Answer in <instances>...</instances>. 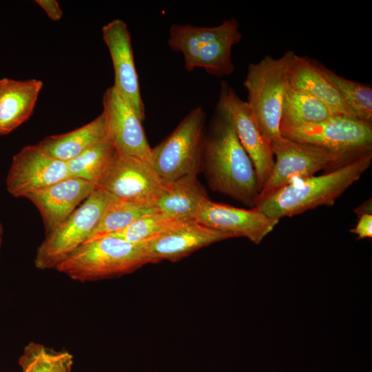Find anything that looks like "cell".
I'll return each mask as SVG.
<instances>
[{
    "instance_id": "6da1fadb",
    "label": "cell",
    "mask_w": 372,
    "mask_h": 372,
    "mask_svg": "<svg viewBox=\"0 0 372 372\" xmlns=\"http://www.w3.org/2000/svg\"><path fill=\"white\" fill-rule=\"evenodd\" d=\"M203 165L211 189L254 207L260 192L254 166L229 120L218 112L205 136Z\"/></svg>"
},
{
    "instance_id": "7a4b0ae2",
    "label": "cell",
    "mask_w": 372,
    "mask_h": 372,
    "mask_svg": "<svg viewBox=\"0 0 372 372\" xmlns=\"http://www.w3.org/2000/svg\"><path fill=\"white\" fill-rule=\"evenodd\" d=\"M372 151L320 176L297 180L265 196H258L254 209L280 220L319 206H331L369 168Z\"/></svg>"
},
{
    "instance_id": "3957f363",
    "label": "cell",
    "mask_w": 372,
    "mask_h": 372,
    "mask_svg": "<svg viewBox=\"0 0 372 372\" xmlns=\"http://www.w3.org/2000/svg\"><path fill=\"white\" fill-rule=\"evenodd\" d=\"M147 263L143 243L106 235L85 242L56 269L74 280L87 282L130 273Z\"/></svg>"
},
{
    "instance_id": "277c9868",
    "label": "cell",
    "mask_w": 372,
    "mask_h": 372,
    "mask_svg": "<svg viewBox=\"0 0 372 372\" xmlns=\"http://www.w3.org/2000/svg\"><path fill=\"white\" fill-rule=\"evenodd\" d=\"M294 54L287 51L279 58L267 55L247 68L243 85L246 101L262 134L271 143L280 137L283 103L289 87L288 67Z\"/></svg>"
},
{
    "instance_id": "5b68a950",
    "label": "cell",
    "mask_w": 372,
    "mask_h": 372,
    "mask_svg": "<svg viewBox=\"0 0 372 372\" xmlns=\"http://www.w3.org/2000/svg\"><path fill=\"white\" fill-rule=\"evenodd\" d=\"M276 156L271 172L258 196L270 194L290 183L335 169L367 152L342 151L297 142L282 136L271 143Z\"/></svg>"
},
{
    "instance_id": "8992f818",
    "label": "cell",
    "mask_w": 372,
    "mask_h": 372,
    "mask_svg": "<svg viewBox=\"0 0 372 372\" xmlns=\"http://www.w3.org/2000/svg\"><path fill=\"white\" fill-rule=\"evenodd\" d=\"M205 119L202 107L192 109L165 139L152 148V166L164 183L198 176L202 167Z\"/></svg>"
},
{
    "instance_id": "52a82bcc",
    "label": "cell",
    "mask_w": 372,
    "mask_h": 372,
    "mask_svg": "<svg viewBox=\"0 0 372 372\" xmlns=\"http://www.w3.org/2000/svg\"><path fill=\"white\" fill-rule=\"evenodd\" d=\"M114 198L95 189L80 207L45 235L36 252L35 267L42 270L56 269L90 238Z\"/></svg>"
},
{
    "instance_id": "ba28073f",
    "label": "cell",
    "mask_w": 372,
    "mask_h": 372,
    "mask_svg": "<svg viewBox=\"0 0 372 372\" xmlns=\"http://www.w3.org/2000/svg\"><path fill=\"white\" fill-rule=\"evenodd\" d=\"M216 110L229 120L249 156L256 170L260 192L274 164L271 143L262 134L247 103L224 81L220 84Z\"/></svg>"
},
{
    "instance_id": "9c48e42d",
    "label": "cell",
    "mask_w": 372,
    "mask_h": 372,
    "mask_svg": "<svg viewBox=\"0 0 372 372\" xmlns=\"http://www.w3.org/2000/svg\"><path fill=\"white\" fill-rule=\"evenodd\" d=\"M165 185L151 163L116 152L96 189L117 199L154 205Z\"/></svg>"
},
{
    "instance_id": "30bf717a",
    "label": "cell",
    "mask_w": 372,
    "mask_h": 372,
    "mask_svg": "<svg viewBox=\"0 0 372 372\" xmlns=\"http://www.w3.org/2000/svg\"><path fill=\"white\" fill-rule=\"evenodd\" d=\"M282 136L342 151L372 150V123L335 115L325 121L280 129Z\"/></svg>"
},
{
    "instance_id": "8fae6325",
    "label": "cell",
    "mask_w": 372,
    "mask_h": 372,
    "mask_svg": "<svg viewBox=\"0 0 372 372\" xmlns=\"http://www.w3.org/2000/svg\"><path fill=\"white\" fill-rule=\"evenodd\" d=\"M69 177L66 162L50 156L38 145H27L12 158L6 189L14 197L26 198Z\"/></svg>"
},
{
    "instance_id": "7c38bea8",
    "label": "cell",
    "mask_w": 372,
    "mask_h": 372,
    "mask_svg": "<svg viewBox=\"0 0 372 372\" xmlns=\"http://www.w3.org/2000/svg\"><path fill=\"white\" fill-rule=\"evenodd\" d=\"M102 104L107 138L116 152L151 163L152 147L144 131L143 121L113 86L104 92Z\"/></svg>"
},
{
    "instance_id": "4fadbf2b",
    "label": "cell",
    "mask_w": 372,
    "mask_h": 372,
    "mask_svg": "<svg viewBox=\"0 0 372 372\" xmlns=\"http://www.w3.org/2000/svg\"><path fill=\"white\" fill-rule=\"evenodd\" d=\"M103 39L109 50L114 73L112 85L139 117L145 118L130 34L124 21L114 19L102 28Z\"/></svg>"
},
{
    "instance_id": "5bb4252c",
    "label": "cell",
    "mask_w": 372,
    "mask_h": 372,
    "mask_svg": "<svg viewBox=\"0 0 372 372\" xmlns=\"http://www.w3.org/2000/svg\"><path fill=\"white\" fill-rule=\"evenodd\" d=\"M234 236L207 227L195 220L177 221L165 231L143 242L149 263L162 260H178L211 244Z\"/></svg>"
},
{
    "instance_id": "9a60e30c",
    "label": "cell",
    "mask_w": 372,
    "mask_h": 372,
    "mask_svg": "<svg viewBox=\"0 0 372 372\" xmlns=\"http://www.w3.org/2000/svg\"><path fill=\"white\" fill-rule=\"evenodd\" d=\"M196 221L234 237L246 238L255 244H260L279 223L254 208H238L209 198L202 205Z\"/></svg>"
},
{
    "instance_id": "2e32d148",
    "label": "cell",
    "mask_w": 372,
    "mask_h": 372,
    "mask_svg": "<svg viewBox=\"0 0 372 372\" xmlns=\"http://www.w3.org/2000/svg\"><path fill=\"white\" fill-rule=\"evenodd\" d=\"M96 189L92 183L69 177L27 196L38 209L46 234L63 222Z\"/></svg>"
},
{
    "instance_id": "e0dca14e",
    "label": "cell",
    "mask_w": 372,
    "mask_h": 372,
    "mask_svg": "<svg viewBox=\"0 0 372 372\" xmlns=\"http://www.w3.org/2000/svg\"><path fill=\"white\" fill-rule=\"evenodd\" d=\"M324 67L314 60L294 53L288 67L289 87L303 90L315 96L335 115L354 118L338 90L328 78Z\"/></svg>"
},
{
    "instance_id": "ac0fdd59",
    "label": "cell",
    "mask_w": 372,
    "mask_h": 372,
    "mask_svg": "<svg viewBox=\"0 0 372 372\" xmlns=\"http://www.w3.org/2000/svg\"><path fill=\"white\" fill-rule=\"evenodd\" d=\"M42 87L39 79H0V136L10 134L31 116Z\"/></svg>"
},
{
    "instance_id": "d6986e66",
    "label": "cell",
    "mask_w": 372,
    "mask_h": 372,
    "mask_svg": "<svg viewBox=\"0 0 372 372\" xmlns=\"http://www.w3.org/2000/svg\"><path fill=\"white\" fill-rule=\"evenodd\" d=\"M208 198L198 176L189 175L166 183L154 206L173 220L196 221L202 205Z\"/></svg>"
},
{
    "instance_id": "ffe728a7",
    "label": "cell",
    "mask_w": 372,
    "mask_h": 372,
    "mask_svg": "<svg viewBox=\"0 0 372 372\" xmlns=\"http://www.w3.org/2000/svg\"><path fill=\"white\" fill-rule=\"evenodd\" d=\"M238 34H240L239 23L234 18L215 27L176 23L169 28L167 41L173 50L183 54L186 70L192 71L195 69L196 59L200 48L214 41Z\"/></svg>"
},
{
    "instance_id": "44dd1931",
    "label": "cell",
    "mask_w": 372,
    "mask_h": 372,
    "mask_svg": "<svg viewBox=\"0 0 372 372\" xmlns=\"http://www.w3.org/2000/svg\"><path fill=\"white\" fill-rule=\"evenodd\" d=\"M107 138L102 114L90 123L67 133L45 137L37 145L48 155L67 162Z\"/></svg>"
},
{
    "instance_id": "7402d4cb",
    "label": "cell",
    "mask_w": 372,
    "mask_h": 372,
    "mask_svg": "<svg viewBox=\"0 0 372 372\" xmlns=\"http://www.w3.org/2000/svg\"><path fill=\"white\" fill-rule=\"evenodd\" d=\"M334 113L321 101L298 89L289 87L283 103L280 130L325 121Z\"/></svg>"
},
{
    "instance_id": "603a6c76",
    "label": "cell",
    "mask_w": 372,
    "mask_h": 372,
    "mask_svg": "<svg viewBox=\"0 0 372 372\" xmlns=\"http://www.w3.org/2000/svg\"><path fill=\"white\" fill-rule=\"evenodd\" d=\"M116 151L105 139L91 146L77 157L66 162L72 177L81 178L94 185L101 178Z\"/></svg>"
},
{
    "instance_id": "cb8c5ba5",
    "label": "cell",
    "mask_w": 372,
    "mask_h": 372,
    "mask_svg": "<svg viewBox=\"0 0 372 372\" xmlns=\"http://www.w3.org/2000/svg\"><path fill=\"white\" fill-rule=\"evenodd\" d=\"M156 211L154 205L115 198L87 240L121 231L141 216Z\"/></svg>"
},
{
    "instance_id": "d4e9b609",
    "label": "cell",
    "mask_w": 372,
    "mask_h": 372,
    "mask_svg": "<svg viewBox=\"0 0 372 372\" xmlns=\"http://www.w3.org/2000/svg\"><path fill=\"white\" fill-rule=\"evenodd\" d=\"M21 372H70L73 355L65 351H55L40 343L30 342L19 358Z\"/></svg>"
},
{
    "instance_id": "484cf974",
    "label": "cell",
    "mask_w": 372,
    "mask_h": 372,
    "mask_svg": "<svg viewBox=\"0 0 372 372\" xmlns=\"http://www.w3.org/2000/svg\"><path fill=\"white\" fill-rule=\"evenodd\" d=\"M324 70L352 116L360 121L372 123L371 87L345 79L326 67Z\"/></svg>"
},
{
    "instance_id": "4316f807",
    "label": "cell",
    "mask_w": 372,
    "mask_h": 372,
    "mask_svg": "<svg viewBox=\"0 0 372 372\" xmlns=\"http://www.w3.org/2000/svg\"><path fill=\"white\" fill-rule=\"evenodd\" d=\"M242 34L220 39L200 48L194 67L203 68L207 73L218 77L230 75L234 70L231 61L232 46L238 43Z\"/></svg>"
},
{
    "instance_id": "83f0119b",
    "label": "cell",
    "mask_w": 372,
    "mask_h": 372,
    "mask_svg": "<svg viewBox=\"0 0 372 372\" xmlns=\"http://www.w3.org/2000/svg\"><path fill=\"white\" fill-rule=\"evenodd\" d=\"M176 222L177 220L156 211L141 216L121 231L109 235L141 244L158 236Z\"/></svg>"
},
{
    "instance_id": "f1b7e54d",
    "label": "cell",
    "mask_w": 372,
    "mask_h": 372,
    "mask_svg": "<svg viewBox=\"0 0 372 372\" xmlns=\"http://www.w3.org/2000/svg\"><path fill=\"white\" fill-rule=\"evenodd\" d=\"M350 231L356 234L359 240L371 238L372 237V214L371 213L360 214L357 225Z\"/></svg>"
},
{
    "instance_id": "f546056e",
    "label": "cell",
    "mask_w": 372,
    "mask_h": 372,
    "mask_svg": "<svg viewBox=\"0 0 372 372\" xmlns=\"http://www.w3.org/2000/svg\"><path fill=\"white\" fill-rule=\"evenodd\" d=\"M35 2L54 21H59L63 17V11L56 0H36Z\"/></svg>"
},
{
    "instance_id": "4dcf8cb0",
    "label": "cell",
    "mask_w": 372,
    "mask_h": 372,
    "mask_svg": "<svg viewBox=\"0 0 372 372\" xmlns=\"http://www.w3.org/2000/svg\"><path fill=\"white\" fill-rule=\"evenodd\" d=\"M3 232H4L3 226L2 223L0 220V251L1 249L2 243H3Z\"/></svg>"
}]
</instances>
